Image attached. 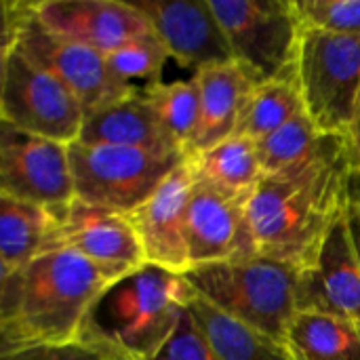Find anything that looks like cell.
<instances>
[{
  "instance_id": "cell-2",
  "label": "cell",
  "mask_w": 360,
  "mask_h": 360,
  "mask_svg": "<svg viewBox=\"0 0 360 360\" xmlns=\"http://www.w3.org/2000/svg\"><path fill=\"white\" fill-rule=\"evenodd\" d=\"M110 283L72 249L46 251L0 276V354L78 340L91 306Z\"/></svg>"
},
{
  "instance_id": "cell-31",
  "label": "cell",
  "mask_w": 360,
  "mask_h": 360,
  "mask_svg": "<svg viewBox=\"0 0 360 360\" xmlns=\"http://www.w3.org/2000/svg\"><path fill=\"white\" fill-rule=\"evenodd\" d=\"M348 143H350V152H352V158H354V167L360 173V95L359 103H356V112H354V120H352V127L348 131Z\"/></svg>"
},
{
  "instance_id": "cell-24",
  "label": "cell",
  "mask_w": 360,
  "mask_h": 360,
  "mask_svg": "<svg viewBox=\"0 0 360 360\" xmlns=\"http://www.w3.org/2000/svg\"><path fill=\"white\" fill-rule=\"evenodd\" d=\"M146 93L165 131L184 152H188L200 116V93L196 76L192 74L188 80L158 82L146 89Z\"/></svg>"
},
{
  "instance_id": "cell-27",
  "label": "cell",
  "mask_w": 360,
  "mask_h": 360,
  "mask_svg": "<svg viewBox=\"0 0 360 360\" xmlns=\"http://www.w3.org/2000/svg\"><path fill=\"white\" fill-rule=\"evenodd\" d=\"M302 27L360 36V0H293Z\"/></svg>"
},
{
  "instance_id": "cell-12",
  "label": "cell",
  "mask_w": 360,
  "mask_h": 360,
  "mask_svg": "<svg viewBox=\"0 0 360 360\" xmlns=\"http://www.w3.org/2000/svg\"><path fill=\"white\" fill-rule=\"evenodd\" d=\"M34 15L49 32L101 55L154 34L143 11L122 0H40L34 2Z\"/></svg>"
},
{
  "instance_id": "cell-17",
  "label": "cell",
  "mask_w": 360,
  "mask_h": 360,
  "mask_svg": "<svg viewBox=\"0 0 360 360\" xmlns=\"http://www.w3.org/2000/svg\"><path fill=\"white\" fill-rule=\"evenodd\" d=\"M78 141L86 146L148 150L165 156L186 154L165 131L146 89H137L131 95L89 114Z\"/></svg>"
},
{
  "instance_id": "cell-21",
  "label": "cell",
  "mask_w": 360,
  "mask_h": 360,
  "mask_svg": "<svg viewBox=\"0 0 360 360\" xmlns=\"http://www.w3.org/2000/svg\"><path fill=\"white\" fill-rule=\"evenodd\" d=\"M293 360H360V329L325 312H297L283 340Z\"/></svg>"
},
{
  "instance_id": "cell-16",
  "label": "cell",
  "mask_w": 360,
  "mask_h": 360,
  "mask_svg": "<svg viewBox=\"0 0 360 360\" xmlns=\"http://www.w3.org/2000/svg\"><path fill=\"white\" fill-rule=\"evenodd\" d=\"M245 205L194 179L188 209L190 268L253 255Z\"/></svg>"
},
{
  "instance_id": "cell-15",
  "label": "cell",
  "mask_w": 360,
  "mask_h": 360,
  "mask_svg": "<svg viewBox=\"0 0 360 360\" xmlns=\"http://www.w3.org/2000/svg\"><path fill=\"white\" fill-rule=\"evenodd\" d=\"M171 59L192 74L207 65L234 61L226 34L209 0H137Z\"/></svg>"
},
{
  "instance_id": "cell-18",
  "label": "cell",
  "mask_w": 360,
  "mask_h": 360,
  "mask_svg": "<svg viewBox=\"0 0 360 360\" xmlns=\"http://www.w3.org/2000/svg\"><path fill=\"white\" fill-rule=\"evenodd\" d=\"M194 76L200 93V116L196 135L186 154L207 150L232 137L249 95L259 84L238 61L207 65Z\"/></svg>"
},
{
  "instance_id": "cell-11",
  "label": "cell",
  "mask_w": 360,
  "mask_h": 360,
  "mask_svg": "<svg viewBox=\"0 0 360 360\" xmlns=\"http://www.w3.org/2000/svg\"><path fill=\"white\" fill-rule=\"evenodd\" d=\"M53 213L57 226L51 251H76L112 283L146 264L139 236L129 215L91 207L80 200Z\"/></svg>"
},
{
  "instance_id": "cell-3",
  "label": "cell",
  "mask_w": 360,
  "mask_h": 360,
  "mask_svg": "<svg viewBox=\"0 0 360 360\" xmlns=\"http://www.w3.org/2000/svg\"><path fill=\"white\" fill-rule=\"evenodd\" d=\"M196 297L186 274L143 264L101 291L78 340L116 360H154Z\"/></svg>"
},
{
  "instance_id": "cell-30",
  "label": "cell",
  "mask_w": 360,
  "mask_h": 360,
  "mask_svg": "<svg viewBox=\"0 0 360 360\" xmlns=\"http://www.w3.org/2000/svg\"><path fill=\"white\" fill-rule=\"evenodd\" d=\"M346 217H348V226H350V234H352V243L356 249L360 262V173L354 171L352 179H350V188H348V200H346Z\"/></svg>"
},
{
  "instance_id": "cell-10",
  "label": "cell",
  "mask_w": 360,
  "mask_h": 360,
  "mask_svg": "<svg viewBox=\"0 0 360 360\" xmlns=\"http://www.w3.org/2000/svg\"><path fill=\"white\" fill-rule=\"evenodd\" d=\"M0 196L61 211L76 200L70 146L2 124Z\"/></svg>"
},
{
  "instance_id": "cell-13",
  "label": "cell",
  "mask_w": 360,
  "mask_h": 360,
  "mask_svg": "<svg viewBox=\"0 0 360 360\" xmlns=\"http://www.w3.org/2000/svg\"><path fill=\"white\" fill-rule=\"evenodd\" d=\"M325 312L360 329V262L346 211L327 234L316 259L300 270L297 312Z\"/></svg>"
},
{
  "instance_id": "cell-5",
  "label": "cell",
  "mask_w": 360,
  "mask_h": 360,
  "mask_svg": "<svg viewBox=\"0 0 360 360\" xmlns=\"http://www.w3.org/2000/svg\"><path fill=\"white\" fill-rule=\"evenodd\" d=\"M2 15V49H17L55 74L82 101L86 116L137 91L114 78L105 55L42 27L34 15V2L4 0Z\"/></svg>"
},
{
  "instance_id": "cell-22",
  "label": "cell",
  "mask_w": 360,
  "mask_h": 360,
  "mask_svg": "<svg viewBox=\"0 0 360 360\" xmlns=\"http://www.w3.org/2000/svg\"><path fill=\"white\" fill-rule=\"evenodd\" d=\"M190 314L215 360H293L283 342H276L196 297Z\"/></svg>"
},
{
  "instance_id": "cell-25",
  "label": "cell",
  "mask_w": 360,
  "mask_h": 360,
  "mask_svg": "<svg viewBox=\"0 0 360 360\" xmlns=\"http://www.w3.org/2000/svg\"><path fill=\"white\" fill-rule=\"evenodd\" d=\"M325 135L306 110L300 112L285 127L257 141L264 175H274L304 162L319 150Z\"/></svg>"
},
{
  "instance_id": "cell-19",
  "label": "cell",
  "mask_w": 360,
  "mask_h": 360,
  "mask_svg": "<svg viewBox=\"0 0 360 360\" xmlns=\"http://www.w3.org/2000/svg\"><path fill=\"white\" fill-rule=\"evenodd\" d=\"M196 181L247 202L264 179L257 141L232 135L207 150L186 154Z\"/></svg>"
},
{
  "instance_id": "cell-4",
  "label": "cell",
  "mask_w": 360,
  "mask_h": 360,
  "mask_svg": "<svg viewBox=\"0 0 360 360\" xmlns=\"http://www.w3.org/2000/svg\"><path fill=\"white\" fill-rule=\"evenodd\" d=\"M200 300L221 314L283 342L297 314L300 270L264 255H240L186 272Z\"/></svg>"
},
{
  "instance_id": "cell-1",
  "label": "cell",
  "mask_w": 360,
  "mask_h": 360,
  "mask_svg": "<svg viewBox=\"0 0 360 360\" xmlns=\"http://www.w3.org/2000/svg\"><path fill=\"white\" fill-rule=\"evenodd\" d=\"M354 171L348 137L327 133L310 158L264 175L245 205L253 253L306 270L346 211Z\"/></svg>"
},
{
  "instance_id": "cell-20",
  "label": "cell",
  "mask_w": 360,
  "mask_h": 360,
  "mask_svg": "<svg viewBox=\"0 0 360 360\" xmlns=\"http://www.w3.org/2000/svg\"><path fill=\"white\" fill-rule=\"evenodd\" d=\"M55 226L51 209L0 196V276L51 251Z\"/></svg>"
},
{
  "instance_id": "cell-9",
  "label": "cell",
  "mask_w": 360,
  "mask_h": 360,
  "mask_svg": "<svg viewBox=\"0 0 360 360\" xmlns=\"http://www.w3.org/2000/svg\"><path fill=\"white\" fill-rule=\"evenodd\" d=\"M234 61L257 82L293 76L302 23L293 0H209Z\"/></svg>"
},
{
  "instance_id": "cell-7",
  "label": "cell",
  "mask_w": 360,
  "mask_h": 360,
  "mask_svg": "<svg viewBox=\"0 0 360 360\" xmlns=\"http://www.w3.org/2000/svg\"><path fill=\"white\" fill-rule=\"evenodd\" d=\"M0 61L2 124L59 143H76L86 118L76 93L17 49H2Z\"/></svg>"
},
{
  "instance_id": "cell-6",
  "label": "cell",
  "mask_w": 360,
  "mask_h": 360,
  "mask_svg": "<svg viewBox=\"0 0 360 360\" xmlns=\"http://www.w3.org/2000/svg\"><path fill=\"white\" fill-rule=\"evenodd\" d=\"M295 78L314 124L348 135L360 95V36L302 27Z\"/></svg>"
},
{
  "instance_id": "cell-26",
  "label": "cell",
  "mask_w": 360,
  "mask_h": 360,
  "mask_svg": "<svg viewBox=\"0 0 360 360\" xmlns=\"http://www.w3.org/2000/svg\"><path fill=\"white\" fill-rule=\"evenodd\" d=\"M105 59L116 80L135 89H141L137 82H143V89H150L160 82L162 68L171 55L160 38L150 34L118 46L116 51L108 53Z\"/></svg>"
},
{
  "instance_id": "cell-29",
  "label": "cell",
  "mask_w": 360,
  "mask_h": 360,
  "mask_svg": "<svg viewBox=\"0 0 360 360\" xmlns=\"http://www.w3.org/2000/svg\"><path fill=\"white\" fill-rule=\"evenodd\" d=\"M2 360H116L105 352L74 340L65 344H42L2 354Z\"/></svg>"
},
{
  "instance_id": "cell-14",
  "label": "cell",
  "mask_w": 360,
  "mask_h": 360,
  "mask_svg": "<svg viewBox=\"0 0 360 360\" xmlns=\"http://www.w3.org/2000/svg\"><path fill=\"white\" fill-rule=\"evenodd\" d=\"M194 188V175L188 158L162 181V186L129 219L139 236L146 264L186 274L188 255V209Z\"/></svg>"
},
{
  "instance_id": "cell-8",
  "label": "cell",
  "mask_w": 360,
  "mask_h": 360,
  "mask_svg": "<svg viewBox=\"0 0 360 360\" xmlns=\"http://www.w3.org/2000/svg\"><path fill=\"white\" fill-rule=\"evenodd\" d=\"M76 200L116 211L133 213L162 181L186 160V154H154L148 150L116 146H70Z\"/></svg>"
},
{
  "instance_id": "cell-28",
  "label": "cell",
  "mask_w": 360,
  "mask_h": 360,
  "mask_svg": "<svg viewBox=\"0 0 360 360\" xmlns=\"http://www.w3.org/2000/svg\"><path fill=\"white\" fill-rule=\"evenodd\" d=\"M154 360H215L202 333L198 331L190 310L184 316L175 335L171 338V342Z\"/></svg>"
},
{
  "instance_id": "cell-23",
  "label": "cell",
  "mask_w": 360,
  "mask_h": 360,
  "mask_svg": "<svg viewBox=\"0 0 360 360\" xmlns=\"http://www.w3.org/2000/svg\"><path fill=\"white\" fill-rule=\"evenodd\" d=\"M304 110L295 74L259 82L245 103L234 135L262 141Z\"/></svg>"
}]
</instances>
